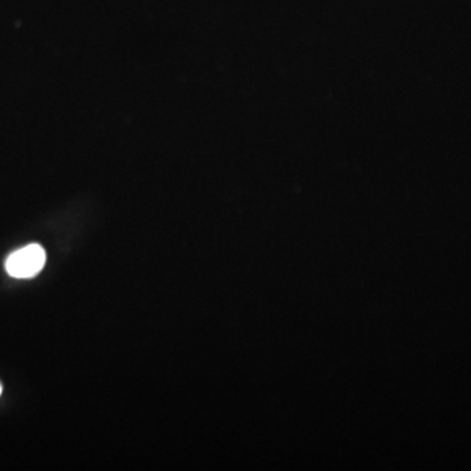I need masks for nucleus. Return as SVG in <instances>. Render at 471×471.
Instances as JSON below:
<instances>
[{
  "label": "nucleus",
  "mask_w": 471,
  "mask_h": 471,
  "mask_svg": "<svg viewBox=\"0 0 471 471\" xmlns=\"http://www.w3.org/2000/svg\"><path fill=\"white\" fill-rule=\"evenodd\" d=\"M45 262L46 253L41 245H26L10 254L5 260V271L16 280H29L44 269Z\"/></svg>",
  "instance_id": "1"
},
{
  "label": "nucleus",
  "mask_w": 471,
  "mask_h": 471,
  "mask_svg": "<svg viewBox=\"0 0 471 471\" xmlns=\"http://www.w3.org/2000/svg\"><path fill=\"white\" fill-rule=\"evenodd\" d=\"M0 394H2V385H0Z\"/></svg>",
  "instance_id": "2"
}]
</instances>
